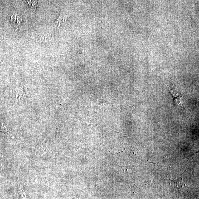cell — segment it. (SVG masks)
I'll list each match as a JSON object with an SVG mask.
<instances>
[{
	"mask_svg": "<svg viewBox=\"0 0 199 199\" xmlns=\"http://www.w3.org/2000/svg\"><path fill=\"white\" fill-rule=\"evenodd\" d=\"M14 98L17 102L22 101L26 98L27 90L25 87L22 85L16 86L13 90Z\"/></svg>",
	"mask_w": 199,
	"mask_h": 199,
	"instance_id": "cell-1",
	"label": "cell"
},
{
	"mask_svg": "<svg viewBox=\"0 0 199 199\" xmlns=\"http://www.w3.org/2000/svg\"><path fill=\"white\" fill-rule=\"evenodd\" d=\"M67 17V16L65 15H61L54 22L52 26L54 27H59L62 24L66 22Z\"/></svg>",
	"mask_w": 199,
	"mask_h": 199,
	"instance_id": "cell-2",
	"label": "cell"
},
{
	"mask_svg": "<svg viewBox=\"0 0 199 199\" xmlns=\"http://www.w3.org/2000/svg\"><path fill=\"white\" fill-rule=\"evenodd\" d=\"M11 20L13 22V24L16 28H18L22 24V20L20 17L17 14L13 15L11 17Z\"/></svg>",
	"mask_w": 199,
	"mask_h": 199,
	"instance_id": "cell-3",
	"label": "cell"
},
{
	"mask_svg": "<svg viewBox=\"0 0 199 199\" xmlns=\"http://www.w3.org/2000/svg\"><path fill=\"white\" fill-rule=\"evenodd\" d=\"M28 7L32 9H35L36 8L37 5L38 3V1H26Z\"/></svg>",
	"mask_w": 199,
	"mask_h": 199,
	"instance_id": "cell-4",
	"label": "cell"
},
{
	"mask_svg": "<svg viewBox=\"0 0 199 199\" xmlns=\"http://www.w3.org/2000/svg\"><path fill=\"white\" fill-rule=\"evenodd\" d=\"M0 131L5 133H8L9 132L7 125L2 121H0Z\"/></svg>",
	"mask_w": 199,
	"mask_h": 199,
	"instance_id": "cell-5",
	"label": "cell"
},
{
	"mask_svg": "<svg viewBox=\"0 0 199 199\" xmlns=\"http://www.w3.org/2000/svg\"><path fill=\"white\" fill-rule=\"evenodd\" d=\"M36 39L37 41L40 42H43L47 39V36L45 34H40L36 36Z\"/></svg>",
	"mask_w": 199,
	"mask_h": 199,
	"instance_id": "cell-6",
	"label": "cell"
},
{
	"mask_svg": "<svg viewBox=\"0 0 199 199\" xmlns=\"http://www.w3.org/2000/svg\"><path fill=\"white\" fill-rule=\"evenodd\" d=\"M3 159V155L1 153H0V170H2L3 166L2 163Z\"/></svg>",
	"mask_w": 199,
	"mask_h": 199,
	"instance_id": "cell-7",
	"label": "cell"
},
{
	"mask_svg": "<svg viewBox=\"0 0 199 199\" xmlns=\"http://www.w3.org/2000/svg\"><path fill=\"white\" fill-rule=\"evenodd\" d=\"M175 103L177 106H180L181 105V104H182V101H181V98H178L177 99H176L175 100Z\"/></svg>",
	"mask_w": 199,
	"mask_h": 199,
	"instance_id": "cell-8",
	"label": "cell"
}]
</instances>
